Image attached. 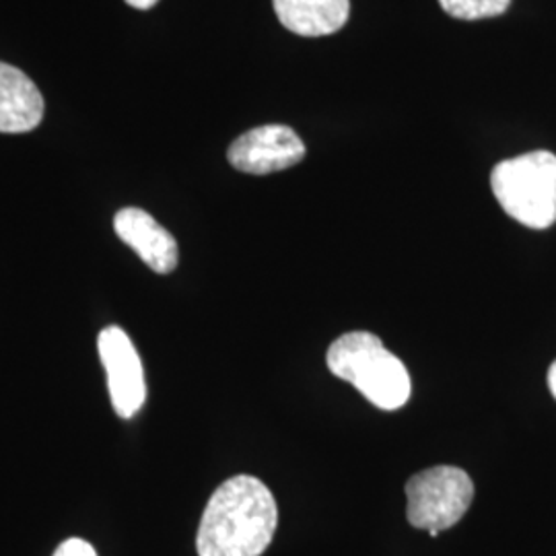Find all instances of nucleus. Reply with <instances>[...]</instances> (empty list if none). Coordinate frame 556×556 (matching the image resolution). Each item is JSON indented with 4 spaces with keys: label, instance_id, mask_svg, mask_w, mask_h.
Instances as JSON below:
<instances>
[{
    "label": "nucleus",
    "instance_id": "nucleus-9",
    "mask_svg": "<svg viewBox=\"0 0 556 556\" xmlns=\"http://www.w3.org/2000/svg\"><path fill=\"white\" fill-rule=\"evenodd\" d=\"M278 21L303 38L337 34L351 15V0H273Z\"/></svg>",
    "mask_w": 556,
    "mask_h": 556
},
{
    "label": "nucleus",
    "instance_id": "nucleus-12",
    "mask_svg": "<svg viewBox=\"0 0 556 556\" xmlns=\"http://www.w3.org/2000/svg\"><path fill=\"white\" fill-rule=\"evenodd\" d=\"M157 2H160V0H126V4H130V7L139 9V11H147V9L155 7Z\"/></svg>",
    "mask_w": 556,
    "mask_h": 556
},
{
    "label": "nucleus",
    "instance_id": "nucleus-7",
    "mask_svg": "<svg viewBox=\"0 0 556 556\" xmlns=\"http://www.w3.org/2000/svg\"><path fill=\"white\" fill-rule=\"evenodd\" d=\"M118 238L130 245L139 258L157 275L176 270L179 260L178 241L142 208H122L114 217Z\"/></svg>",
    "mask_w": 556,
    "mask_h": 556
},
{
    "label": "nucleus",
    "instance_id": "nucleus-1",
    "mask_svg": "<svg viewBox=\"0 0 556 556\" xmlns=\"http://www.w3.org/2000/svg\"><path fill=\"white\" fill-rule=\"evenodd\" d=\"M277 526V501L270 489L258 478H229L206 503L197 551L199 556H262Z\"/></svg>",
    "mask_w": 556,
    "mask_h": 556
},
{
    "label": "nucleus",
    "instance_id": "nucleus-11",
    "mask_svg": "<svg viewBox=\"0 0 556 556\" xmlns=\"http://www.w3.org/2000/svg\"><path fill=\"white\" fill-rule=\"evenodd\" d=\"M54 556H98V553L89 542H85L80 538H71L60 544Z\"/></svg>",
    "mask_w": 556,
    "mask_h": 556
},
{
    "label": "nucleus",
    "instance_id": "nucleus-5",
    "mask_svg": "<svg viewBox=\"0 0 556 556\" xmlns=\"http://www.w3.org/2000/svg\"><path fill=\"white\" fill-rule=\"evenodd\" d=\"M98 349L114 410L119 418L135 417L147 400V381L132 340L118 326H108L101 330Z\"/></svg>",
    "mask_w": 556,
    "mask_h": 556
},
{
    "label": "nucleus",
    "instance_id": "nucleus-3",
    "mask_svg": "<svg viewBox=\"0 0 556 556\" xmlns=\"http://www.w3.org/2000/svg\"><path fill=\"white\" fill-rule=\"evenodd\" d=\"M491 188L501 208L530 229L556 223V155L534 151L501 161L491 174Z\"/></svg>",
    "mask_w": 556,
    "mask_h": 556
},
{
    "label": "nucleus",
    "instance_id": "nucleus-4",
    "mask_svg": "<svg viewBox=\"0 0 556 556\" xmlns=\"http://www.w3.org/2000/svg\"><path fill=\"white\" fill-rule=\"evenodd\" d=\"M475 498V482L456 466H435L406 482V517L417 530L433 538L454 528Z\"/></svg>",
    "mask_w": 556,
    "mask_h": 556
},
{
    "label": "nucleus",
    "instance_id": "nucleus-10",
    "mask_svg": "<svg viewBox=\"0 0 556 556\" xmlns=\"http://www.w3.org/2000/svg\"><path fill=\"white\" fill-rule=\"evenodd\" d=\"M439 4L454 20L477 21L503 15L511 0H439Z\"/></svg>",
    "mask_w": 556,
    "mask_h": 556
},
{
    "label": "nucleus",
    "instance_id": "nucleus-2",
    "mask_svg": "<svg viewBox=\"0 0 556 556\" xmlns=\"http://www.w3.org/2000/svg\"><path fill=\"white\" fill-rule=\"evenodd\" d=\"M326 363L337 378L353 383L381 410H397L410 400L408 369L371 332L342 334L330 344Z\"/></svg>",
    "mask_w": 556,
    "mask_h": 556
},
{
    "label": "nucleus",
    "instance_id": "nucleus-13",
    "mask_svg": "<svg viewBox=\"0 0 556 556\" xmlns=\"http://www.w3.org/2000/svg\"><path fill=\"white\" fill-rule=\"evenodd\" d=\"M548 388H551L553 396L556 397V361L551 365V369H548Z\"/></svg>",
    "mask_w": 556,
    "mask_h": 556
},
{
    "label": "nucleus",
    "instance_id": "nucleus-8",
    "mask_svg": "<svg viewBox=\"0 0 556 556\" xmlns=\"http://www.w3.org/2000/svg\"><path fill=\"white\" fill-rule=\"evenodd\" d=\"M43 98L34 80L13 64L0 62V132L21 135L40 126Z\"/></svg>",
    "mask_w": 556,
    "mask_h": 556
},
{
    "label": "nucleus",
    "instance_id": "nucleus-6",
    "mask_svg": "<svg viewBox=\"0 0 556 556\" xmlns=\"http://www.w3.org/2000/svg\"><path fill=\"white\" fill-rule=\"evenodd\" d=\"M305 157V144L293 128L282 124H266L248 130L231 142L227 160L252 176H266L289 169Z\"/></svg>",
    "mask_w": 556,
    "mask_h": 556
}]
</instances>
